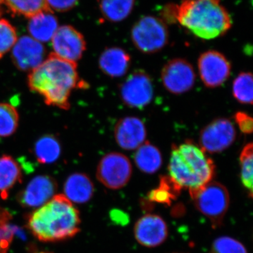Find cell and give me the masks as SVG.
Returning <instances> with one entry per match:
<instances>
[{
    "instance_id": "1",
    "label": "cell",
    "mask_w": 253,
    "mask_h": 253,
    "mask_svg": "<svg viewBox=\"0 0 253 253\" xmlns=\"http://www.w3.org/2000/svg\"><path fill=\"white\" fill-rule=\"evenodd\" d=\"M30 89L42 96L49 106L67 110L73 89L84 86L77 71V63L50 54L28 75Z\"/></svg>"
},
{
    "instance_id": "2",
    "label": "cell",
    "mask_w": 253,
    "mask_h": 253,
    "mask_svg": "<svg viewBox=\"0 0 253 253\" xmlns=\"http://www.w3.org/2000/svg\"><path fill=\"white\" fill-rule=\"evenodd\" d=\"M164 19L179 23L201 39L212 40L229 31L232 21L220 0H181L169 4L163 12Z\"/></svg>"
},
{
    "instance_id": "3",
    "label": "cell",
    "mask_w": 253,
    "mask_h": 253,
    "mask_svg": "<svg viewBox=\"0 0 253 253\" xmlns=\"http://www.w3.org/2000/svg\"><path fill=\"white\" fill-rule=\"evenodd\" d=\"M79 211L63 194L36 210L28 218V229L43 242H56L76 236L80 231Z\"/></svg>"
},
{
    "instance_id": "4",
    "label": "cell",
    "mask_w": 253,
    "mask_h": 253,
    "mask_svg": "<svg viewBox=\"0 0 253 253\" xmlns=\"http://www.w3.org/2000/svg\"><path fill=\"white\" fill-rule=\"evenodd\" d=\"M168 170L181 189L191 193L212 181L215 166L201 148L187 141L172 146Z\"/></svg>"
},
{
    "instance_id": "5",
    "label": "cell",
    "mask_w": 253,
    "mask_h": 253,
    "mask_svg": "<svg viewBox=\"0 0 253 253\" xmlns=\"http://www.w3.org/2000/svg\"><path fill=\"white\" fill-rule=\"evenodd\" d=\"M189 194L198 211L210 219L212 228L219 227L230 204L229 191L225 186L211 181Z\"/></svg>"
},
{
    "instance_id": "6",
    "label": "cell",
    "mask_w": 253,
    "mask_h": 253,
    "mask_svg": "<svg viewBox=\"0 0 253 253\" xmlns=\"http://www.w3.org/2000/svg\"><path fill=\"white\" fill-rule=\"evenodd\" d=\"M169 31L162 18L145 16L139 18L131 30V39L134 46L144 54L158 52L169 42Z\"/></svg>"
},
{
    "instance_id": "7",
    "label": "cell",
    "mask_w": 253,
    "mask_h": 253,
    "mask_svg": "<svg viewBox=\"0 0 253 253\" xmlns=\"http://www.w3.org/2000/svg\"><path fill=\"white\" fill-rule=\"evenodd\" d=\"M132 166L126 155L112 152L101 158L96 168V178L110 189H120L130 180Z\"/></svg>"
},
{
    "instance_id": "8",
    "label": "cell",
    "mask_w": 253,
    "mask_h": 253,
    "mask_svg": "<svg viewBox=\"0 0 253 253\" xmlns=\"http://www.w3.org/2000/svg\"><path fill=\"white\" fill-rule=\"evenodd\" d=\"M154 93L151 78L142 70L131 73L120 86V96L123 102L134 109L146 107L152 101Z\"/></svg>"
},
{
    "instance_id": "9",
    "label": "cell",
    "mask_w": 253,
    "mask_h": 253,
    "mask_svg": "<svg viewBox=\"0 0 253 253\" xmlns=\"http://www.w3.org/2000/svg\"><path fill=\"white\" fill-rule=\"evenodd\" d=\"M234 124L226 118L214 120L201 131L199 144L204 152L218 154L228 149L236 140Z\"/></svg>"
},
{
    "instance_id": "10",
    "label": "cell",
    "mask_w": 253,
    "mask_h": 253,
    "mask_svg": "<svg viewBox=\"0 0 253 253\" xmlns=\"http://www.w3.org/2000/svg\"><path fill=\"white\" fill-rule=\"evenodd\" d=\"M163 86L173 94H181L192 89L196 81V73L192 65L184 59L168 61L161 71Z\"/></svg>"
},
{
    "instance_id": "11",
    "label": "cell",
    "mask_w": 253,
    "mask_h": 253,
    "mask_svg": "<svg viewBox=\"0 0 253 253\" xmlns=\"http://www.w3.org/2000/svg\"><path fill=\"white\" fill-rule=\"evenodd\" d=\"M200 77L205 85L216 88L222 85L231 74V64L224 55L210 50L203 53L198 60Z\"/></svg>"
},
{
    "instance_id": "12",
    "label": "cell",
    "mask_w": 253,
    "mask_h": 253,
    "mask_svg": "<svg viewBox=\"0 0 253 253\" xmlns=\"http://www.w3.org/2000/svg\"><path fill=\"white\" fill-rule=\"evenodd\" d=\"M51 41L54 54L61 59L76 63L86 50V42L83 35L73 26H60Z\"/></svg>"
},
{
    "instance_id": "13",
    "label": "cell",
    "mask_w": 253,
    "mask_h": 253,
    "mask_svg": "<svg viewBox=\"0 0 253 253\" xmlns=\"http://www.w3.org/2000/svg\"><path fill=\"white\" fill-rule=\"evenodd\" d=\"M45 54L42 43L25 36L18 39L13 46L11 59L18 69L31 72L44 61Z\"/></svg>"
},
{
    "instance_id": "14",
    "label": "cell",
    "mask_w": 253,
    "mask_h": 253,
    "mask_svg": "<svg viewBox=\"0 0 253 253\" xmlns=\"http://www.w3.org/2000/svg\"><path fill=\"white\" fill-rule=\"evenodd\" d=\"M134 237L139 244L146 248H156L166 241L168 236L167 223L161 216L147 214L136 221Z\"/></svg>"
},
{
    "instance_id": "15",
    "label": "cell",
    "mask_w": 253,
    "mask_h": 253,
    "mask_svg": "<svg viewBox=\"0 0 253 253\" xmlns=\"http://www.w3.org/2000/svg\"><path fill=\"white\" fill-rule=\"evenodd\" d=\"M57 187V183L51 176H37L18 194V202L24 208L41 207L54 197Z\"/></svg>"
},
{
    "instance_id": "16",
    "label": "cell",
    "mask_w": 253,
    "mask_h": 253,
    "mask_svg": "<svg viewBox=\"0 0 253 253\" xmlns=\"http://www.w3.org/2000/svg\"><path fill=\"white\" fill-rule=\"evenodd\" d=\"M114 136L123 149L135 150L146 141V126L139 118L131 116L121 118L115 126Z\"/></svg>"
},
{
    "instance_id": "17",
    "label": "cell",
    "mask_w": 253,
    "mask_h": 253,
    "mask_svg": "<svg viewBox=\"0 0 253 253\" xmlns=\"http://www.w3.org/2000/svg\"><path fill=\"white\" fill-rule=\"evenodd\" d=\"M99 65L101 71L110 77H122L130 67L131 56L121 48H108L101 53Z\"/></svg>"
},
{
    "instance_id": "18",
    "label": "cell",
    "mask_w": 253,
    "mask_h": 253,
    "mask_svg": "<svg viewBox=\"0 0 253 253\" xmlns=\"http://www.w3.org/2000/svg\"><path fill=\"white\" fill-rule=\"evenodd\" d=\"M64 196L71 202L86 204L94 193V186L90 178L83 173H74L68 176L63 186Z\"/></svg>"
},
{
    "instance_id": "19",
    "label": "cell",
    "mask_w": 253,
    "mask_h": 253,
    "mask_svg": "<svg viewBox=\"0 0 253 253\" xmlns=\"http://www.w3.org/2000/svg\"><path fill=\"white\" fill-rule=\"evenodd\" d=\"M59 27L53 11L46 10L29 18L28 31L31 38L43 43L51 41Z\"/></svg>"
},
{
    "instance_id": "20",
    "label": "cell",
    "mask_w": 253,
    "mask_h": 253,
    "mask_svg": "<svg viewBox=\"0 0 253 253\" xmlns=\"http://www.w3.org/2000/svg\"><path fill=\"white\" fill-rule=\"evenodd\" d=\"M22 171L17 161L11 156L4 155L0 157V196L6 199L10 190L21 182Z\"/></svg>"
},
{
    "instance_id": "21",
    "label": "cell",
    "mask_w": 253,
    "mask_h": 253,
    "mask_svg": "<svg viewBox=\"0 0 253 253\" xmlns=\"http://www.w3.org/2000/svg\"><path fill=\"white\" fill-rule=\"evenodd\" d=\"M134 162L137 168L146 174H154L159 170L163 163L161 151L149 141H145L136 149Z\"/></svg>"
},
{
    "instance_id": "22",
    "label": "cell",
    "mask_w": 253,
    "mask_h": 253,
    "mask_svg": "<svg viewBox=\"0 0 253 253\" xmlns=\"http://www.w3.org/2000/svg\"><path fill=\"white\" fill-rule=\"evenodd\" d=\"M135 0H100L99 9L109 22H121L130 15Z\"/></svg>"
},
{
    "instance_id": "23",
    "label": "cell",
    "mask_w": 253,
    "mask_h": 253,
    "mask_svg": "<svg viewBox=\"0 0 253 253\" xmlns=\"http://www.w3.org/2000/svg\"><path fill=\"white\" fill-rule=\"evenodd\" d=\"M34 152L38 162L51 164L59 159L61 153V144L54 136H43L36 141Z\"/></svg>"
},
{
    "instance_id": "24",
    "label": "cell",
    "mask_w": 253,
    "mask_h": 253,
    "mask_svg": "<svg viewBox=\"0 0 253 253\" xmlns=\"http://www.w3.org/2000/svg\"><path fill=\"white\" fill-rule=\"evenodd\" d=\"M181 188L169 176H161L158 187L150 191L148 199L151 202L166 204H172L180 194Z\"/></svg>"
},
{
    "instance_id": "25",
    "label": "cell",
    "mask_w": 253,
    "mask_h": 253,
    "mask_svg": "<svg viewBox=\"0 0 253 253\" xmlns=\"http://www.w3.org/2000/svg\"><path fill=\"white\" fill-rule=\"evenodd\" d=\"M8 9L15 14L31 18L46 10H51L46 0H4Z\"/></svg>"
},
{
    "instance_id": "26",
    "label": "cell",
    "mask_w": 253,
    "mask_h": 253,
    "mask_svg": "<svg viewBox=\"0 0 253 253\" xmlns=\"http://www.w3.org/2000/svg\"><path fill=\"white\" fill-rule=\"evenodd\" d=\"M19 116L17 110L7 103L0 104V136L12 135L17 129Z\"/></svg>"
},
{
    "instance_id": "27",
    "label": "cell",
    "mask_w": 253,
    "mask_h": 253,
    "mask_svg": "<svg viewBox=\"0 0 253 253\" xmlns=\"http://www.w3.org/2000/svg\"><path fill=\"white\" fill-rule=\"evenodd\" d=\"M253 85L252 73H240L233 83L234 97L241 104H252Z\"/></svg>"
},
{
    "instance_id": "28",
    "label": "cell",
    "mask_w": 253,
    "mask_h": 253,
    "mask_svg": "<svg viewBox=\"0 0 253 253\" xmlns=\"http://www.w3.org/2000/svg\"><path fill=\"white\" fill-rule=\"evenodd\" d=\"M253 145L246 144L240 155L241 176L243 185L247 190L249 198L253 197Z\"/></svg>"
},
{
    "instance_id": "29",
    "label": "cell",
    "mask_w": 253,
    "mask_h": 253,
    "mask_svg": "<svg viewBox=\"0 0 253 253\" xmlns=\"http://www.w3.org/2000/svg\"><path fill=\"white\" fill-rule=\"evenodd\" d=\"M17 40L14 26L7 20L0 19V59L12 49Z\"/></svg>"
},
{
    "instance_id": "30",
    "label": "cell",
    "mask_w": 253,
    "mask_h": 253,
    "mask_svg": "<svg viewBox=\"0 0 253 253\" xmlns=\"http://www.w3.org/2000/svg\"><path fill=\"white\" fill-rule=\"evenodd\" d=\"M10 219L9 213L0 208V253H7L14 237V231L10 225Z\"/></svg>"
},
{
    "instance_id": "31",
    "label": "cell",
    "mask_w": 253,
    "mask_h": 253,
    "mask_svg": "<svg viewBox=\"0 0 253 253\" xmlns=\"http://www.w3.org/2000/svg\"><path fill=\"white\" fill-rule=\"evenodd\" d=\"M211 253H248V251L244 244L237 240L221 236L214 240Z\"/></svg>"
},
{
    "instance_id": "32",
    "label": "cell",
    "mask_w": 253,
    "mask_h": 253,
    "mask_svg": "<svg viewBox=\"0 0 253 253\" xmlns=\"http://www.w3.org/2000/svg\"><path fill=\"white\" fill-rule=\"evenodd\" d=\"M236 124L239 126L240 130L246 134L253 132V121L251 116L244 112H237L234 116Z\"/></svg>"
},
{
    "instance_id": "33",
    "label": "cell",
    "mask_w": 253,
    "mask_h": 253,
    "mask_svg": "<svg viewBox=\"0 0 253 253\" xmlns=\"http://www.w3.org/2000/svg\"><path fill=\"white\" fill-rule=\"evenodd\" d=\"M46 4L52 11L66 12L72 9L79 0H46Z\"/></svg>"
},
{
    "instance_id": "34",
    "label": "cell",
    "mask_w": 253,
    "mask_h": 253,
    "mask_svg": "<svg viewBox=\"0 0 253 253\" xmlns=\"http://www.w3.org/2000/svg\"><path fill=\"white\" fill-rule=\"evenodd\" d=\"M4 4V0H0V16L2 15L3 8L2 6Z\"/></svg>"
}]
</instances>
